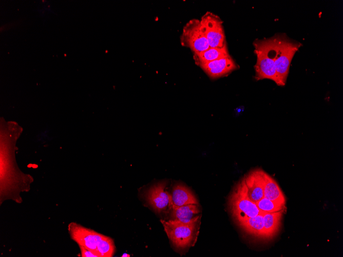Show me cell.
<instances>
[{
	"label": "cell",
	"instance_id": "6da1fadb",
	"mask_svg": "<svg viewBox=\"0 0 343 257\" xmlns=\"http://www.w3.org/2000/svg\"><path fill=\"white\" fill-rule=\"evenodd\" d=\"M68 229L72 239L79 245L91 251L98 257L113 256L115 246L110 238L74 223L69 225Z\"/></svg>",
	"mask_w": 343,
	"mask_h": 257
},
{
	"label": "cell",
	"instance_id": "7a4b0ae2",
	"mask_svg": "<svg viewBox=\"0 0 343 257\" xmlns=\"http://www.w3.org/2000/svg\"><path fill=\"white\" fill-rule=\"evenodd\" d=\"M228 200L230 212L237 224L262 212L249 198L243 177L235 185Z\"/></svg>",
	"mask_w": 343,
	"mask_h": 257
},
{
	"label": "cell",
	"instance_id": "3957f363",
	"mask_svg": "<svg viewBox=\"0 0 343 257\" xmlns=\"http://www.w3.org/2000/svg\"><path fill=\"white\" fill-rule=\"evenodd\" d=\"M275 38L258 40L254 43L257 62L255 66V78L258 81L269 79L278 85V81L275 67Z\"/></svg>",
	"mask_w": 343,
	"mask_h": 257
},
{
	"label": "cell",
	"instance_id": "277c9868",
	"mask_svg": "<svg viewBox=\"0 0 343 257\" xmlns=\"http://www.w3.org/2000/svg\"><path fill=\"white\" fill-rule=\"evenodd\" d=\"M199 220L183 223L169 219L167 221L161 220V222L174 247L179 250H183L193 246L197 241Z\"/></svg>",
	"mask_w": 343,
	"mask_h": 257
},
{
	"label": "cell",
	"instance_id": "5b68a950",
	"mask_svg": "<svg viewBox=\"0 0 343 257\" xmlns=\"http://www.w3.org/2000/svg\"><path fill=\"white\" fill-rule=\"evenodd\" d=\"M275 67L278 86H284L286 83L291 62L300 46L280 37H275Z\"/></svg>",
	"mask_w": 343,
	"mask_h": 257
},
{
	"label": "cell",
	"instance_id": "8992f818",
	"mask_svg": "<svg viewBox=\"0 0 343 257\" xmlns=\"http://www.w3.org/2000/svg\"><path fill=\"white\" fill-rule=\"evenodd\" d=\"M180 43L183 46L189 48L193 53L204 51L209 48L200 20L191 19L184 26Z\"/></svg>",
	"mask_w": 343,
	"mask_h": 257
},
{
	"label": "cell",
	"instance_id": "52a82bcc",
	"mask_svg": "<svg viewBox=\"0 0 343 257\" xmlns=\"http://www.w3.org/2000/svg\"><path fill=\"white\" fill-rule=\"evenodd\" d=\"M200 22L209 47L222 48L226 46L222 22L219 16L207 12L202 16Z\"/></svg>",
	"mask_w": 343,
	"mask_h": 257
},
{
	"label": "cell",
	"instance_id": "ba28073f",
	"mask_svg": "<svg viewBox=\"0 0 343 257\" xmlns=\"http://www.w3.org/2000/svg\"><path fill=\"white\" fill-rule=\"evenodd\" d=\"M166 182L155 184L145 194L146 199L154 210L158 213L170 210L172 207V195L166 191Z\"/></svg>",
	"mask_w": 343,
	"mask_h": 257
},
{
	"label": "cell",
	"instance_id": "9c48e42d",
	"mask_svg": "<svg viewBox=\"0 0 343 257\" xmlns=\"http://www.w3.org/2000/svg\"><path fill=\"white\" fill-rule=\"evenodd\" d=\"M212 79L228 75L238 66L230 55L199 65Z\"/></svg>",
	"mask_w": 343,
	"mask_h": 257
},
{
	"label": "cell",
	"instance_id": "30bf717a",
	"mask_svg": "<svg viewBox=\"0 0 343 257\" xmlns=\"http://www.w3.org/2000/svg\"><path fill=\"white\" fill-rule=\"evenodd\" d=\"M263 172L261 169H254L243 177L248 196L250 200L255 203L263 197Z\"/></svg>",
	"mask_w": 343,
	"mask_h": 257
},
{
	"label": "cell",
	"instance_id": "8fae6325",
	"mask_svg": "<svg viewBox=\"0 0 343 257\" xmlns=\"http://www.w3.org/2000/svg\"><path fill=\"white\" fill-rule=\"evenodd\" d=\"M170 220L183 223H189L200 219L199 204H187L181 206H172Z\"/></svg>",
	"mask_w": 343,
	"mask_h": 257
},
{
	"label": "cell",
	"instance_id": "7c38bea8",
	"mask_svg": "<svg viewBox=\"0 0 343 257\" xmlns=\"http://www.w3.org/2000/svg\"><path fill=\"white\" fill-rule=\"evenodd\" d=\"M172 206H181L187 204H199V202L192 192L185 185L178 183L172 189Z\"/></svg>",
	"mask_w": 343,
	"mask_h": 257
},
{
	"label": "cell",
	"instance_id": "4fadbf2b",
	"mask_svg": "<svg viewBox=\"0 0 343 257\" xmlns=\"http://www.w3.org/2000/svg\"><path fill=\"white\" fill-rule=\"evenodd\" d=\"M264 213L262 212L254 217L250 218L238 225L247 234L258 239L264 240Z\"/></svg>",
	"mask_w": 343,
	"mask_h": 257
},
{
	"label": "cell",
	"instance_id": "5bb4252c",
	"mask_svg": "<svg viewBox=\"0 0 343 257\" xmlns=\"http://www.w3.org/2000/svg\"><path fill=\"white\" fill-rule=\"evenodd\" d=\"M283 211L264 213L263 215L264 240H271L277 234L280 227Z\"/></svg>",
	"mask_w": 343,
	"mask_h": 257
},
{
	"label": "cell",
	"instance_id": "9a60e30c",
	"mask_svg": "<svg viewBox=\"0 0 343 257\" xmlns=\"http://www.w3.org/2000/svg\"><path fill=\"white\" fill-rule=\"evenodd\" d=\"M263 197L270 200L285 204V196L276 181L264 171Z\"/></svg>",
	"mask_w": 343,
	"mask_h": 257
},
{
	"label": "cell",
	"instance_id": "2e32d148",
	"mask_svg": "<svg viewBox=\"0 0 343 257\" xmlns=\"http://www.w3.org/2000/svg\"><path fill=\"white\" fill-rule=\"evenodd\" d=\"M230 55L226 46L222 48H211L204 51L193 53V58L196 64L206 63Z\"/></svg>",
	"mask_w": 343,
	"mask_h": 257
},
{
	"label": "cell",
	"instance_id": "e0dca14e",
	"mask_svg": "<svg viewBox=\"0 0 343 257\" xmlns=\"http://www.w3.org/2000/svg\"><path fill=\"white\" fill-rule=\"evenodd\" d=\"M259 209L264 212L272 213L284 210L285 205L263 197L256 203Z\"/></svg>",
	"mask_w": 343,
	"mask_h": 257
},
{
	"label": "cell",
	"instance_id": "ac0fdd59",
	"mask_svg": "<svg viewBox=\"0 0 343 257\" xmlns=\"http://www.w3.org/2000/svg\"><path fill=\"white\" fill-rule=\"evenodd\" d=\"M80 250H81V256L82 257H98L97 255L94 254L93 252H92L91 251L89 250V249L86 248L85 247L79 245Z\"/></svg>",
	"mask_w": 343,
	"mask_h": 257
}]
</instances>
